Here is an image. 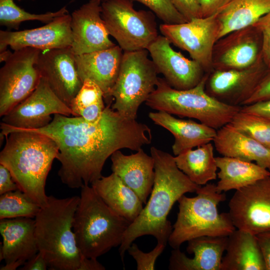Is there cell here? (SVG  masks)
<instances>
[{"label": "cell", "mask_w": 270, "mask_h": 270, "mask_svg": "<svg viewBox=\"0 0 270 270\" xmlns=\"http://www.w3.org/2000/svg\"><path fill=\"white\" fill-rule=\"evenodd\" d=\"M216 14L198 18L182 24H161L159 30L171 44L187 52L192 60L208 73L212 70L214 46L219 39Z\"/></svg>", "instance_id": "obj_11"}, {"label": "cell", "mask_w": 270, "mask_h": 270, "mask_svg": "<svg viewBox=\"0 0 270 270\" xmlns=\"http://www.w3.org/2000/svg\"><path fill=\"white\" fill-rule=\"evenodd\" d=\"M112 170L123 182L132 189L144 204L150 194L154 180V160L140 148L126 155L120 150L110 156Z\"/></svg>", "instance_id": "obj_22"}, {"label": "cell", "mask_w": 270, "mask_h": 270, "mask_svg": "<svg viewBox=\"0 0 270 270\" xmlns=\"http://www.w3.org/2000/svg\"><path fill=\"white\" fill-rule=\"evenodd\" d=\"M220 179L216 184L219 192L238 190L270 176V172L256 163L228 156L216 157Z\"/></svg>", "instance_id": "obj_28"}, {"label": "cell", "mask_w": 270, "mask_h": 270, "mask_svg": "<svg viewBox=\"0 0 270 270\" xmlns=\"http://www.w3.org/2000/svg\"><path fill=\"white\" fill-rule=\"evenodd\" d=\"M40 50L24 48L10 52L0 70V116L28 97L41 76L36 67Z\"/></svg>", "instance_id": "obj_10"}, {"label": "cell", "mask_w": 270, "mask_h": 270, "mask_svg": "<svg viewBox=\"0 0 270 270\" xmlns=\"http://www.w3.org/2000/svg\"><path fill=\"white\" fill-rule=\"evenodd\" d=\"M196 193L194 197L184 194L178 200L177 218L168 241L174 249L196 238L228 236L236 230L228 212H218V206L226 195L217 191L216 184H206Z\"/></svg>", "instance_id": "obj_6"}, {"label": "cell", "mask_w": 270, "mask_h": 270, "mask_svg": "<svg viewBox=\"0 0 270 270\" xmlns=\"http://www.w3.org/2000/svg\"><path fill=\"white\" fill-rule=\"evenodd\" d=\"M158 74L172 88L184 90L196 86L207 74L201 65L176 51L164 36L158 35L148 48Z\"/></svg>", "instance_id": "obj_17"}, {"label": "cell", "mask_w": 270, "mask_h": 270, "mask_svg": "<svg viewBox=\"0 0 270 270\" xmlns=\"http://www.w3.org/2000/svg\"><path fill=\"white\" fill-rule=\"evenodd\" d=\"M78 116L62 101L41 77L34 90L25 100L2 117V122L18 128L36 130L48 125L52 115Z\"/></svg>", "instance_id": "obj_13"}, {"label": "cell", "mask_w": 270, "mask_h": 270, "mask_svg": "<svg viewBox=\"0 0 270 270\" xmlns=\"http://www.w3.org/2000/svg\"><path fill=\"white\" fill-rule=\"evenodd\" d=\"M68 13L66 6H64L54 12L31 14L20 8L14 0H0V24L9 28L18 30L22 22L27 20H38L47 24Z\"/></svg>", "instance_id": "obj_31"}, {"label": "cell", "mask_w": 270, "mask_h": 270, "mask_svg": "<svg viewBox=\"0 0 270 270\" xmlns=\"http://www.w3.org/2000/svg\"><path fill=\"white\" fill-rule=\"evenodd\" d=\"M48 268L46 262L42 254L38 252L28 260L22 267V270H46Z\"/></svg>", "instance_id": "obj_44"}, {"label": "cell", "mask_w": 270, "mask_h": 270, "mask_svg": "<svg viewBox=\"0 0 270 270\" xmlns=\"http://www.w3.org/2000/svg\"><path fill=\"white\" fill-rule=\"evenodd\" d=\"M71 14L68 13L56 18L46 25L29 30H0V52L8 46L14 50L32 48L44 50L71 46L72 36Z\"/></svg>", "instance_id": "obj_18"}, {"label": "cell", "mask_w": 270, "mask_h": 270, "mask_svg": "<svg viewBox=\"0 0 270 270\" xmlns=\"http://www.w3.org/2000/svg\"><path fill=\"white\" fill-rule=\"evenodd\" d=\"M124 52L118 46L76 55L78 75L83 82L88 79L101 88L104 98L109 94L116 80Z\"/></svg>", "instance_id": "obj_23"}, {"label": "cell", "mask_w": 270, "mask_h": 270, "mask_svg": "<svg viewBox=\"0 0 270 270\" xmlns=\"http://www.w3.org/2000/svg\"><path fill=\"white\" fill-rule=\"evenodd\" d=\"M177 10L188 22L193 18H202L198 0H171Z\"/></svg>", "instance_id": "obj_38"}, {"label": "cell", "mask_w": 270, "mask_h": 270, "mask_svg": "<svg viewBox=\"0 0 270 270\" xmlns=\"http://www.w3.org/2000/svg\"><path fill=\"white\" fill-rule=\"evenodd\" d=\"M101 0H90L71 14L72 50L75 55L115 46L101 16Z\"/></svg>", "instance_id": "obj_19"}, {"label": "cell", "mask_w": 270, "mask_h": 270, "mask_svg": "<svg viewBox=\"0 0 270 270\" xmlns=\"http://www.w3.org/2000/svg\"><path fill=\"white\" fill-rule=\"evenodd\" d=\"M236 228L253 234L270 230V176L236 190L229 204Z\"/></svg>", "instance_id": "obj_12"}, {"label": "cell", "mask_w": 270, "mask_h": 270, "mask_svg": "<svg viewBox=\"0 0 270 270\" xmlns=\"http://www.w3.org/2000/svg\"><path fill=\"white\" fill-rule=\"evenodd\" d=\"M262 254L266 270H270V230L256 235Z\"/></svg>", "instance_id": "obj_42"}, {"label": "cell", "mask_w": 270, "mask_h": 270, "mask_svg": "<svg viewBox=\"0 0 270 270\" xmlns=\"http://www.w3.org/2000/svg\"><path fill=\"white\" fill-rule=\"evenodd\" d=\"M240 110L270 118V99L242 106Z\"/></svg>", "instance_id": "obj_43"}, {"label": "cell", "mask_w": 270, "mask_h": 270, "mask_svg": "<svg viewBox=\"0 0 270 270\" xmlns=\"http://www.w3.org/2000/svg\"><path fill=\"white\" fill-rule=\"evenodd\" d=\"M254 25L262 34V58L266 64L270 68V11L262 17Z\"/></svg>", "instance_id": "obj_37"}, {"label": "cell", "mask_w": 270, "mask_h": 270, "mask_svg": "<svg viewBox=\"0 0 270 270\" xmlns=\"http://www.w3.org/2000/svg\"><path fill=\"white\" fill-rule=\"evenodd\" d=\"M147 50L124 52L119 72L108 96L114 102V110L128 118L136 119L139 107L156 88V68L148 57Z\"/></svg>", "instance_id": "obj_8"}, {"label": "cell", "mask_w": 270, "mask_h": 270, "mask_svg": "<svg viewBox=\"0 0 270 270\" xmlns=\"http://www.w3.org/2000/svg\"><path fill=\"white\" fill-rule=\"evenodd\" d=\"M166 245L158 242L155 248L148 252L142 251L135 243L129 246L127 251L136 260L138 270H153L158 258L165 248Z\"/></svg>", "instance_id": "obj_36"}, {"label": "cell", "mask_w": 270, "mask_h": 270, "mask_svg": "<svg viewBox=\"0 0 270 270\" xmlns=\"http://www.w3.org/2000/svg\"><path fill=\"white\" fill-rule=\"evenodd\" d=\"M270 11V0H230L216 14L219 38L232 31L254 25Z\"/></svg>", "instance_id": "obj_29"}, {"label": "cell", "mask_w": 270, "mask_h": 270, "mask_svg": "<svg viewBox=\"0 0 270 270\" xmlns=\"http://www.w3.org/2000/svg\"><path fill=\"white\" fill-rule=\"evenodd\" d=\"M19 189L8 169L0 164V195Z\"/></svg>", "instance_id": "obj_41"}, {"label": "cell", "mask_w": 270, "mask_h": 270, "mask_svg": "<svg viewBox=\"0 0 270 270\" xmlns=\"http://www.w3.org/2000/svg\"><path fill=\"white\" fill-rule=\"evenodd\" d=\"M104 94L99 86L92 80L83 81L80 90L72 100L70 108L78 116L82 110L104 102Z\"/></svg>", "instance_id": "obj_34"}, {"label": "cell", "mask_w": 270, "mask_h": 270, "mask_svg": "<svg viewBox=\"0 0 270 270\" xmlns=\"http://www.w3.org/2000/svg\"><path fill=\"white\" fill-rule=\"evenodd\" d=\"M0 232L2 238L0 260L5 262L0 270H15L38 252L34 218L0 220Z\"/></svg>", "instance_id": "obj_20"}, {"label": "cell", "mask_w": 270, "mask_h": 270, "mask_svg": "<svg viewBox=\"0 0 270 270\" xmlns=\"http://www.w3.org/2000/svg\"><path fill=\"white\" fill-rule=\"evenodd\" d=\"M269 69L262 58L255 64L244 68L212 70L208 74L206 91L225 104L242 106Z\"/></svg>", "instance_id": "obj_14"}, {"label": "cell", "mask_w": 270, "mask_h": 270, "mask_svg": "<svg viewBox=\"0 0 270 270\" xmlns=\"http://www.w3.org/2000/svg\"><path fill=\"white\" fill-rule=\"evenodd\" d=\"M36 67L52 92L70 107L83 84L71 46L41 50Z\"/></svg>", "instance_id": "obj_16"}, {"label": "cell", "mask_w": 270, "mask_h": 270, "mask_svg": "<svg viewBox=\"0 0 270 270\" xmlns=\"http://www.w3.org/2000/svg\"><path fill=\"white\" fill-rule=\"evenodd\" d=\"M80 196H48L34 218L38 252L50 270H80L84 258L76 243L72 224Z\"/></svg>", "instance_id": "obj_4"}, {"label": "cell", "mask_w": 270, "mask_h": 270, "mask_svg": "<svg viewBox=\"0 0 270 270\" xmlns=\"http://www.w3.org/2000/svg\"><path fill=\"white\" fill-rule=\"evenodd\" d=\"M262 34L254 24L230 32L219 38L214 46L212 70L250 66L262 58Z\"/></svg>", "instance_id": "obj_15"}, {"label": "cell", "mask_w": 270, "mask_h": 270, "mask_svg": "<svg viewBox=\"0 0 270 270\" xmlns=\"http://www.w3.org/2000/svg\"><path fill=\"white\" fill-rule=\"evenodd\" d=\"M208 73L196 86L184 90L175 89L164 78H158L156 88L145 104L157 111L196 119L218 130L230 123L241 106L225 104L206 92V83Z\"/></svg>", "instance_id": "obj_7"}, {"label": "cell", "mask_w": 270, "mask_h": 270, "mask_svg": "<svg viewBox=\"0 0 270 270\" xmlns=\"http://www.w3.org/2000/svg\"><path fill=\"white\" fill-rule=\"evenodd\" d=\"M153 122L169 131L174 137L172 146L176 156L185 151L212 142L216 130L200 122L178 118L164 111L150 112Z\"/></svg>", "instance_id": "obj_24"}, {"label": "cell", "mask_w": 270, "mask_h": 270, "mask_svg": "<svg viewBox=\"0 0 270 270\" xmlns=\"http://www.w3.org/2000/svg\"><path fill=\"white\" fill-rule=\"evenodd\" d=\"M80 188L72 230L82 254L97 259L120 245L131 222L111 209L92 186L84 184Z\"/></svg>", "instance_id": "obj_5"}, {"label": "cell", "mask_w": 270, "mask_h": 270, "mask_svg": "<svg viewBox=\"0 0 270 270\" xmlns=\"http://www.w3.org/2000/svg\"><path fill=\"white\" fill-rule=\"evenodd\" d=\"M0 130L6 142L0 153V164L8 169L20 190L44 206L48 201L46 180L58 154L57 143L42 133L2 122Z\"/></svg>", "instance_id": "obj_3"}, {"label": "cell", "mask_w": 270, "mask_h": 270, "mask_svg": "<svg viewBox=\"0 0 270 270\" xmlns=\"http://www.w3.org/2000/svg\"><path fill=\"white\" fill-rule=\"evenodd\" d=\"M40 208V205L20 189L0 196V220L34 218Z\"/></svg>", "instance_id": "obj_32"}, {"label": "cell", "mask_w": 270, "mask_h": 270, "mask_svg": "<svg viewBox=\"0 0 270 270\" xmlns=\"http://www.w3.org/2000/svg\"><path fill=\"white\" fill-rule=\"evenodd\" d=\"M102 200L116 214L132 222L142 210L138 195L112 172L90 184Z\"/></svg>", "instance_id": "obj_26"}, {"label": "cell", "mask_w": 270, "mask_h": 270, "mask_svg": "<svg viewBox=\"0 0 270 270\" xmlns=\"http://www.w3.org/2000/svg\"><path fill=\"white\" fill-rule=\"evenodd\" d=\"M105 267L97 259L84 257L82 260L80 270H104Z\"/></svg>", "instance_id": "obj_45"}, {"label": "cell", "mask_w": 270, "mask_h": 270, "mask_svg": "<svg viewBox=\"0 0 270 270\" xmlns=\"http://www.w3.org/2000/svg\"><path fill=\"white\" fill-rule=\"evenodd\" d=\"M174 158L178 168L198 185H205L216 178L218 168L212 142L185 151Z\"/></svg>", "instance_id": "obj_30"}, {"label": "cell", "mask_w": 270, "mask_h": 270, "mask_svg": "<svg viewBox=\"0 0 270 270\" xmlns=\"http://www.w3.org/2000/svg\"><path fill=\"white\" fill-rule=\"evenodd\" d=\"M269 99H270V68L244 106Z\"/></svg>", "instance_id": "obj_39"}, {"label": "cell", "mask_w": 270, "mask_h": 270, "mask_svg": "<svg viewBox=\"0 0 270 270\" xmlns=\"http://www.w3.org/2000/svg\"><path fill=\"white\" fill-rule=\"evenodd\" d=\"M230 123L241 132L270 148V118L240 110Z\"/></svg>", "instance_id": "obj_33"}, {"label": "cell", "mask_w": 270, "mask_h": 270, "mask_svg": "<svg viewBox=\"0 0 270 270\" xmlns=\"http://www.w3.org/2000/svg\"><path fill=\"white\" fill-rule=\"evenodd\" d=\"M150 154L154 160V185L145 206L124 233L118 249L123 262L129 246L142 236H152L166 246L173 229L167 218L173 205L186 193L196 192L201 186L178 168L169 153L152 146Z\"/></svg>", "instance_id": "obj_2"}, {"label": "cell", "mask_w": 270, "mask_h": 270, "mask_svg": "<svg viewBox=\"0 0 270 270\" xmlns=\"http://www.w3.org/2000/svg\"><path fill=\"white\" fill-rule=\"evenodd\" d=\"M132 0L102 2L101 16L110 36L123 52L147 50L158 34L154 12L136 10Z\"/></svg>", "instance_id": "obj_9"}, {"label": "cell", "mask_w": 270, "mask_h": 270, "mask_svg": "<svg viewBox=\"0 0 270 270\" xmlns=\"http://www.w3.org/2000/svg\"><path fill=\"white\" fill-rule=\"evenodd\" d=\"M228 236H202L188 240L186 251L194 254L188 257L180 248L174 249L170 258V270H220L222 254Z\"/></svg>", "instance_id": "obj_21"}, {"label": "cell", "mask_w": 270, "mask_h": 270, "mask_svg": "<svg viewBox=\"0 0 270 270\" xmlns=\"http://www.w3.org/2000/svg\"><path fill=\"white\" fill-rule=\"evenodd\" d=\"M212 142L222 156L254 162L270 172V148L241 132L230 123L216 130Z\"/></svg>", "instance_id": "obj_25"}, {"label": "cell", "mask_w": 270, "mask_h": 270, "mask_svg": "<svg viewBox=\"0 0 270 270\" xmlns=\"http://www.w3.org/2000/svg\"><path fill=\"white\" fill-rule=\"evenodd\" d=\"M106 0H101L102 2ZM149 8L164 24H177L188 22L177 10L171 0H132Z\"/></svg>", "instance_id": "obj_35"}, {"label": "cell", "mask_w": 270, "mask_h": 270, "mask_svg": "<svg viewBox=\"0 0 270 270\" xmlns=\"http://www.w3.org/2000/svg\"><path fill=\"white\" fill-rule=\"evenodd\" d=\"M230 0H198L202 17L206 18L218 13Z\"/></svg>", "instance_id": "obj_40"}, {"label": "cell", "mask_w": 270, "mask_h": 270, "mask_svg": "<svg viewBox=\"0 0 270 270\" xmlns=\"http://www.w3.org/2000/svg\"><path fill=\"white\" fill-rule=\"evenodd\" d=\"M110 104L96 122L55 114L46 126L31 130L57 143L56 159L60 162L58 175L69 188H81L100 178L106 160L116 151H138L152 142L151 130L146 124L122 116Z\"/></svg>", "instance_id": "obj_1"}, {"label": "cell", "mask_w": 270, "mask_h": 270, "mask_svg": "<svg viewBox=\"0 0 270 270\" xmlns=\"http://www.w3.org/2000/svg\"><path fill=\"white\" fill-rule=\"evenodd\" d=\"M220 270H266L256 235L236 230L228 236Z\"/></svg>", "instance_id": "obj_27"}]
</instances>
